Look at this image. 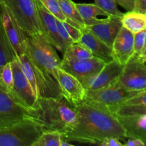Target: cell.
<instances>
[{"instance_id": "15", "label": "cell", "mask_w": 146, "mask_h": 146, "mask_svg": "<svg viewBox=\"0 0 146 146\" xmlns=\"http://www.w3.org/2000/svg\"><path fill=\"white\" fill-rule=\"evenodd\" d=\"M113 59L125 65L134 54V34L123 27L112 45Z\"/></svg>"}, {"instance_id": "10", "label": "cell", "mask_w": 146, "mask_h": 146, "mask_svg": "<svg viewBox=\"0 0 146 146\" xmlns=\"http://www.w3.org/2000/svg\"><path fill=\"white\" fill-rule=\"evenodd\" d=\"M29 110L19 104L0 84V128L30 118Z\"/></svg>"}, {"instance_id": "33", "label": "cell", "mask_w": 146, "mask_h": 146, "mask_svg": "<svg viewBox=\"0 0 146 146\" xmlns=\"http://www.w3.org/2000/svg\"><path fill=\"white\" fill-rule=\"evenodd\" d=\"M97 145L101 146H123V144L120 141L119 138H114V137L106 138Z\"/></svg>"}, {"instance_id": "37", "label": "cell", "mask_w": 146, "mask_h": 146, "mask_svg": "<svg viewBox=\"0 0 146 146\" xmlns=\"http://www.w3.org/2000/svg\"><path fill=\"white\" fill-rule=\"evenodd\" d=\"M137 58H138L140 61H141V62L145 63V64L146 63V42L145 46H144V48L142 53H141V55H140Z\"/></svg>"}, {"instance_id": "38", "label": "cell", "mask_w": 146, "mask_h": 146, "mask_svg": "<svg viewBox=\"0 0 146 146\" xmlns=\"http://www.w3.org/2000/svg\"><path fill=\"white\" fill-rule=\"evenodd\" d=\"M61 146H73V145L72 144L69 143L68 142V141H66V140L63 138L61 143Z\"/></svg>"}, {"instance_id": "9", "label": "cell", "mask_w": 146, "mask_h": 146, "mask_svg": "<svg viewBox=\"0 0 146 146\" xmlns=\"http://www.w3.org/2000/svg\"><path fill=\"white\" fill-rule=\"evenodd\" d=\"M0 17L7 39L17 58L25 54L27 34L21 29L8 9L1 4H0Z\"/></svg>"}, {"instance_id": "19", "label": "cell", "mask_w": 146, "mask_h": 146, "mask_svg": "<svg viewBox=\"0 0 146 146\" xmlns=\"http://www.w3.org/2000/svg\"><path fill=\"white\" fill-rule=\"evenodd\" d=\"M76 6L86 27L94 25V24L101 22L102 19L97 18L98 16H106V17L109 16L96 4H76Z\"/></svg>"}, {"instance_id": "2", "label": "cell", "mask_w": 146, "mask_h": 146, "mask_svg": "<svg viewBox=\"0 0 146 146\" xmlns=\"http://www.w3.org/2000/svg\"><path fill=\"white\" fill-rule=\"evenodd\" d=\"M29 112V118L41 124L44 129L58 131L62 135L74 126L77 117L75 107L63 97L38 98L36 107Z\"/></svg>"}, {"instance_id": "27", "label": "cell", "mask_w": 146, "mask_h": 146, "mask_svg": "<svg viewBox=\"0 0 146 146\" xmlns=\"http://www.w3.org/2000/svg\"><path fill=\"white\" fill-rule=\"evenodd\" d=\"M44 7L61 21H66L67 18L63 13L58 0H39Z\"/></svg>"}, {"instance_id": "34", "label": "cell", "mask_w": 146, "mask_h": 146, "mask_svg": "<svg viewBox=\"0 0 146 146\" xmlns=\"http://www.w3.org/2000/svg\"><path fill=\"white\" fill-rule=\"evenodd\" d=\"M133 11L146 14V0H135Z\"/></svg>"}, {"instance_id": "7", "label": "cell", "mask_w": 146, "mask_h": 146, "mask_svg": "<svg viewBox=\"0 0 146 146\" xmlns=\"http://www.w3.org/2000/svg\"><path fill=\"white\" fill-rule=\"evenodd\" d=\"M13 71L14 82L10 94L14 100L29 110H32L36 107L37 97L34 94L31 84L24 75L18 58L11 61Z\"/></svg>"}, {"instance_id": "22", "label": "cell", "mask_w": 146, "mask_h": 146, "mask_svg": "<svg viewBox=\"0 0 146 146\" xmlns=\"http://www.w3.org/2000/svg\"><path fill=\"white\" fill-rule=\"evenodd\" d=\"M17 58L7 38L0 17V70L7 63Z\"/></svg>"}, {"instance_id": "31", "label": "cell", "mask_w": 146, "mask_h": 146, "mask_svg": "<svg viewBox=\"0 0 146 146\" xmlns=\"http://www.w3.org/2000/svg\"><path fill=\"white\" fill-rule=\"evenodd\" d=\"M56 22H57V27H58V35H59L61 41H62L63 43H64L66 48H67L70 45H71V44H72L74 42H73V41L71 40L69 34H68L66 29L65 27H64L62 21H61L60 20L57 19Z\"/></svg>"}, {"instance_id": "14", "label": "cell", "mask_w": 146, "mask_h": 146, "mask_svg": "<svg viewBox=\"0 0 146 146\" xmlns=\"http://www.w3.org/2000/svg\"><path fill=\"white\" fill-rule=\"evenodd\" d=\"M105 64L106 62L104 60L94 56L79 61L61 60L60 68L75 76L81 82L85 78L98 73Z\"/></svg>"}, {"instance_id": "12", "label": "cell", "mask_w": 146, "mask_h": 146, "mask_svg": "<svg viewBox=\"0 0 146 146\" xmlns=\"http://www.w3.org/2000/svg\"><path fill=\"white\" fill-rule=\"evenodd\" d=\"M57 81L61 96L68 104L76 107L84 102L86 89L78 78L60 68L58 70Z\"/></svg>"}, {"instance_id": "16", "label": "cell", "mask_w": 146, "mask_h": 146, "mask_svg": "<svg viewBox=\"0 0 146 146\" xmlns=\"http://www.w3.org/2000/svg\"><path fill=\"white\" fill-rule=\"evenodd\" d=\"M122 26L121 17L109 15L106 19H102L101 22L86 28L109 46L112 47L114 39Z\"/></svg>"}, {"instance_id": "35", "label": "cell", "mask_w": 146, "mask_h": 146, "mask_svg": "<svg viewBox=\"0 0 146 146\" xmlns=\"http://www.w3.org/2000/svg\"><path fill=\"white\" fill-rule=\"evenodd\" d=\"M113 1L116 3V4H118L128 11H132L135 0H113Z\"/></svg>"}, {"instance_id": "1", "label": "cell", "mask_w": 146, "mask_h": 146, "mask_svg": "<svg viewBox=\"0 0 146 146\" xmlns=\"http://www.w3.org/2000/svg\"><path fill=\"white\" fill-rule=\"evenodd\" d=\"M76 121L74 126L63 134L68 141L96 144L106 138H126L125 130L115 115L88 102L75 107Z\"/></svg>"}, {"instance_id": "23", "label": "cell", "mask_w": 146, "mask_h": 146, "mask_svg": "<svg viewBox=\"0 0 146 146\" xmlns=\"http://www.w3.org/2000/svg\"><path fill=\"white\" fill-rule=\"evenodd\" d=\"M94 57L92 53L78 43H73L64 53L63 61H79Z\"/></svg>"}, {"instance_id": "5", "label": "cell", "mask_w": 146, "mask_h": 146, "mask_svg": "<svg viewBox=\"0 0 146 146\" xmlns=\"http://www.w3.org/2000/svg\"><path fill=\"white\" fill-rule=\"evenodd\" d=\"M138 92L121 86L117 81L112 85L98 90H86L84 101L114 114L121 106Z\"/></svg>"}, {"instance_id": "26", "label": "cell", "mask_w": 146, "mask_h": 146, "mask_svg": "<svg viewBox=\"0 0 146 146\" xmlns=\"http://www.w3.org/2000/svg\"><path fill=\"white\" fill-rule=\"evenodd\" d=\"M14 77L11 62L6 64L0 70V84L10 92L13 87Z\"/></svg>"}, {"instance_id": "32", "label": "cell", "mask_w": 146, "mask_h": 146, "mask_svg": "<svg viewBox=\"0 0 146 146\" xmlns=\"http://www.w3.org/2000/svg\"><path fill=\"white\" fill-rule=\"evenodd\" d=\"M124 104H126V105L146 106V89L138 92L136 95L125 101Z\"/></svg>"}, {"instance_id": "30", "label": "cell", "mask_w": 146, "mask_h": 146, "mask_svg": "<svg viewBox=\"0 0 146 146\" xmlns=\"http://www.w3.org/2000/svg\"><path fill=\"white\" fill-rule=\"evenodd\" d=\"M63 24H64V27L66 29L67 32L69 34L70 37H71V40L74 43H78L80 41V39L82 36V30L80 29L77 28V27H74V26L71 25L69 23L66 22V21H62Z\"/></svg>"}, {"instance_id": "13", "label": "cell", "mask_w": 146, "mask_h": 146, "mask_svg": "<svg viewBox=\"0 0 146 146\" xmlns=\"http://www.w3.org/2000/svg\"><path fill=\"white\" fill-rule=\"evenodd\" d=\"M123 66L115 60L106 63L102 68L94 75L81 81L86 90H98L112 85L121 74Z\"/></svg>"}, {"instance_id": "29", "label": "cell", "mask_w": 146, "mask_h": 146, "mask_svg": "<svg viewBox=\"0 0 146 146\" xmlns=\"http://www.w3.org/2000/svg\"><path fill=\"white\" fill-rule=\"evenodd\" d=\"M146 42V29L134 34V54L133 56L138 58L142 53Z\"/></svg>"}, {"instance_id": "24", "label": "cell", "mask_w": 146, "mask_h": 146, "mask_svg": "<svg viewBox=\"0 0 146 146\" xmlns=\"http://www.w3.org/2000/svg\"><path fill=\"white\" fill-rule=\"evenodd\" d=\"M62 133L58 131L44 129L33 146H61Z\"/></svg>"}, {"instance_id": "6", "label": "cell", "mask_w": 146, "mask_h": 146, "mask_svg": "<svg viewBox=\"0 0 146 146\" xmlns=\"http://www.w3.org/2000/svg\"><path fill=\"white\" fill-rule=\"evenodd\" d=\"M27 34L41 33L36 0H0Z\"/></svg>"}, {"instance_id": "36", "label": "cell", "mask_w": 146, "mask_h": 146, "mask_svg": "<svg viewBox=\"0 0 146 146\" xmlns=\"http://www.w3.org/2000/svg\"><path fill=\"white\" fill-rule=\"evenodd\" d=\"M123 146H146L145 143L138 138H128Z\"/></svg>"}, {"instance_id": "18", "label": "cell", "mask_w": 146, "mask_h": 146, "mask_svg": "<svg viewBox=\"0 0 146 146\" xmlns=\"http://www.w3.org/2000/svg\"><path fill=\"white\" fill-rule=\"evenodd\" d=\"M117 117L125 128L126 138H138L146 145V115Z\"/></svg>"}, {"instance_id": "28", "label": "cell", "mask_w": 146, "mask_h": 146, "mask_svg": "<svg viewBox=\"0 0 146 146\" xmlns=\"http://www.w3.org/2000/svg\"><path fill=\"white\" fill-rule=\"evenodd\" d=\"M95 4L108 15L117 16L122 17L123 13L121 12L117 7V4L113 0H94Z\"/></svg>"}, {"instance_id": "20", "label": "cell", "mask_w": 146, "mask_h": 146, "mask_svg": "<svg viewBox=\"0 0 146 146\" xmlns=\"http://www.w3.org/2000/svg\"><path fill=\"white\" fill-rule=\"evenodd\" d=\"M122 25L131 32L135 34L146 29V14L135 11H128L121 17Z\"/></svg>"}, {"instance_id": "11", "label": "cell", "mask_w": 146, "mask_h": 146, "mask_svg": "<svg viewBox=\"0 0 146 146\" xmlns=\"http://www.w3.org/2000/svg\"><path fill=\"white\" fill-rule=\"evenodd\" d=\"M36 5L41 34L54 48L64 54L66 48L58 35L57 19L44 7L39 0H36Z\"/></svg>"}, {"instance_id": "21", "label": "cell", "mask_w": 146, "mask_h": 146, "mask_svg": "<svg viewBox=\"0 0 146 146\" xmlns=\"http://www.w3.org/2000/svg\"><path fill=\"white\" fill-rule=\"evenodd\" d=\"M58 1L63 13L67 18L66 22L81 30L86 27L78 13L76 3L72 0H58Z\"/></svg>"}, {"instance_id": "3", "label": "cell", "mask_w": 146, "mask_h": 146, "mask_svg": "<svg viewBox=\"0 0 146 146\" xmlns=\"http://www.w3.org/2000/svg\"><path fill=\"white\" fill-rule=\"evenodd\" d=\"M26 42V54L30 61L43 72L49 74L57 81L61 59L55 48L44 38L41 33L27 34Z\"/></svg>"}, {"instance_id": "8", "label": "cell", "mask_w": 146, "mask_h": 146, "mask_svg": "<svg viewBox=\"0 0 146 146\" xmlns=\"http://www.w3.org/2000/svg\"><path fill=\"white\" fill-rule=\"evenodd\" d=\"M117 82L125 89L131 91L146 89V65L136 57L132 58L123 66Z\"/></svg>"}, {"instance_id": "25", "label": "cell", "mask_w": 146, "mask_h": 146, "mask_svg": "<svg viewBox=\"0 0 146 146\" xmlns=\"http://www.w3.org/2000/svg\"><path fill=\"white\" fill-rule=\"evenodd\" d=\"M114 115L116 116L146 115V106L123 104L115 111Z\"/></svg>"}, {"instance_id": "17", "label": "cell", "mask_w": 146, "mask_h": 146, "mask_svg": "<svg viewBox=\"0 0 146 146\" xmlns=\"http://www.w3.org/2000/svg\"><path fill=\"white\" fill-rule=\"evenodd\" d=\"M78 44L89 50L94 56L104 60L106 63L113 60L112 47L109 46L86 28L82 30V36Z\"/></svg>"}, {"instance_id": "4", "label": "cell", "mask_w": 146, "mask_h": 146, "mask_svg": "<svg viewBox=\"0 0 146 146\" xmlns=\"http://www.w3.org/2000/svg\"><path fill=\"white\" fill-rule=\"evenodd\" d=\"M44 128L31 118H25L0 128V146H33Z\"/></svg>"}]
</instances>
